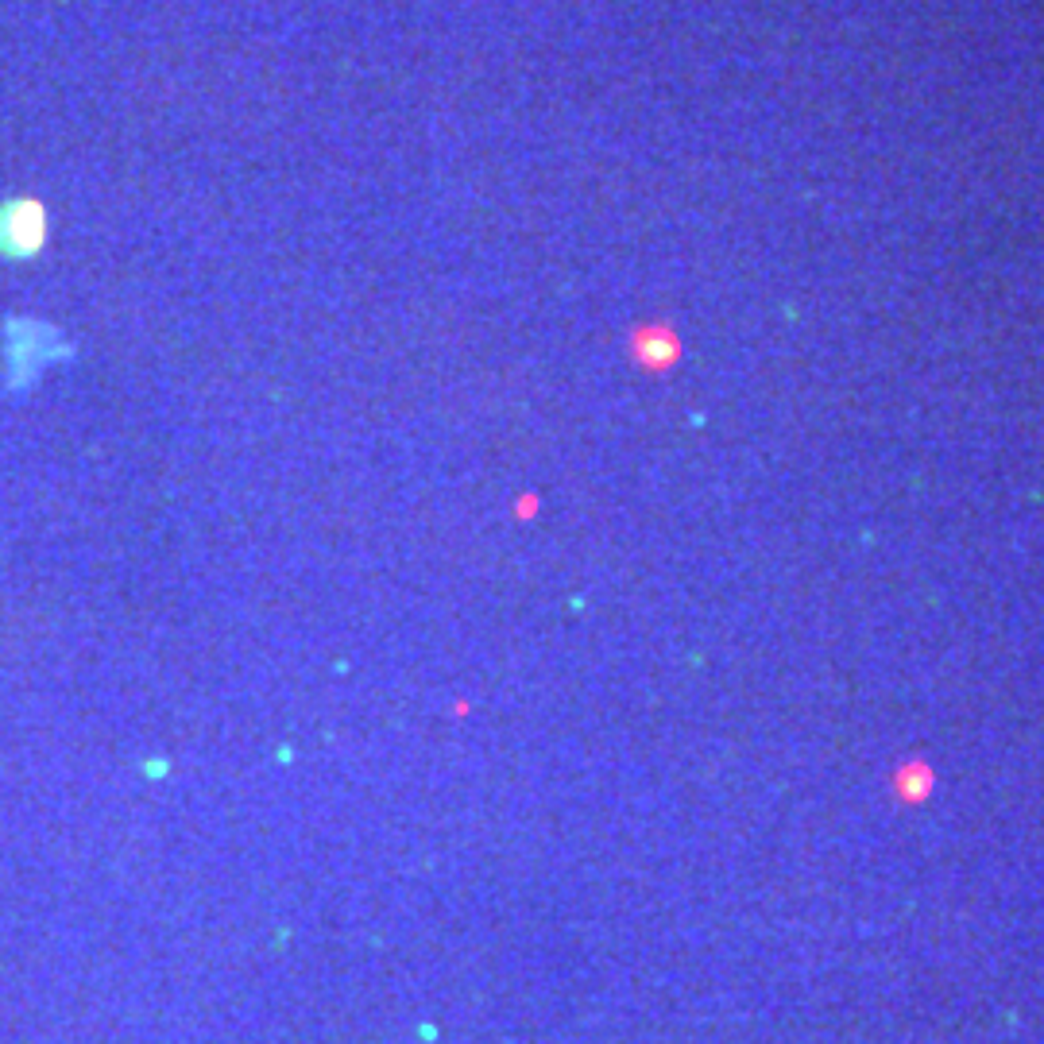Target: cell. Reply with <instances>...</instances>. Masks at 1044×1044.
I'll return each instance as SVG.
<instances>
[{
    "label": "cell",
    "instance_id": "6da1fadb",
    "mask_svg": "<svg viewBox=\"0 0 1044 1044\" xmlns=\"http://www.w3.org/2000/svg\"><path fill=\"white\" fill-rule=\"evenodd\" d=\"M47 244V209L35 198H12L0 205V256L31 260Z\"/></svg>",
    "mask_w": 1044,
    "mask_h": 1044
}]
</instances>
